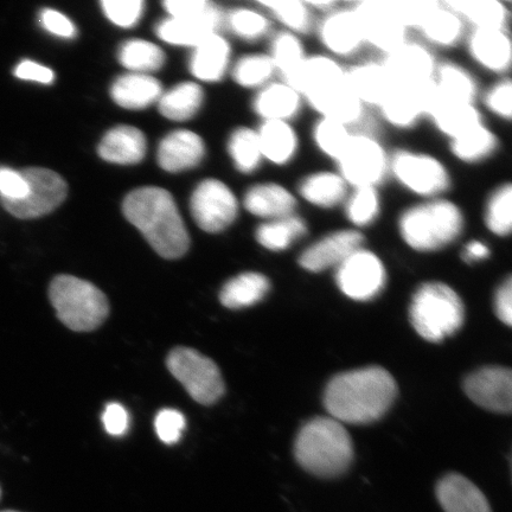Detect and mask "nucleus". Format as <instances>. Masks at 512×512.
<instances>
[{
  "label": "nucleus",
  "instance_id": "17",
  "mask_svg": "<svg viewBox=\"0 0 512 512\" xmlns=\"http://www.w3.org/2000/svg\"><path fill=\"white\" fill-rule=\"evenodd\" d=\"M364 241V234L350 227L331 230L300 253L298 264L310 273L336 270L349 255L364 246Z\"/></svg>",
  "mask_w": 512,
  "mask_h": 512
},
{
  "label": "nucleus",
  "instance_id": "46",
  "mask_svg": "<svg viewBox=\"0 0 512 512\" xmlns=\"http://www.w3.org/2000/svg\"><path fill=\"white\" fill-rule=\"evenodd\" d=\"M228 152L236 170L241 174L251 175L258 171L264 157H262L258 132L249 127H239L230 134Z\"/></svg>",
  "mask_w": 512,
  "mask_h": 512
},
{
  "label": "nucleus",
  "instance_id": "44",
  "mask_svg": "<svg viewBox=\"0 0 512 512\" xmlns=\"http://www.w3.org/2000/svg\"><path fill=\"white\" fill-rule=\"evenodd\" d=\"M302 37L288 31H279L272 37L270 53L275 72L280 80H287L297 72L307 57Z\"/></svg>",
  "mask_w": 512,
  "mask_h": 512
},
{
  "label": "nucleus",
  "instance_id": "22",
  "mask_svg": "<svg viewBox=\"0 0 512 512\" xmlns=\"http://www.w3.org/2000/svg\"><path fill=\"white\" fill-rule=\"evenodd\" d=\"M350 187L337 170L311 171L299 179L296 195L299 202L318 210L342 208Z\"/></svg>",
  "mask_w": 512,
  "mask_h": 512
},
{
  "label": "nucleus",
  "instance_id": "10",
  "mask_svg": "<svg viewBox=\"0 0 512 512\" xmlns=\"http://www.w3.org/2000/svg\"><path fill=\"white\" fill-rule=\"evenodd\" d=\"M336 283L345 296L368 302L386 286V267L379 255L363 246L336 268Z\"/></svg>",
  "mask_w": 512,
  "mask_h": 512
},
{
  "label": "nucleus",
  "instance_id": "59",
  "mask_svg": "<svg viewBox=\"0 0 512 512\" xmlns=\"http://www.w3.org/2000/svg\"><path fill=\"white\" fill-rule=\"evenodd\" d=\"M495 307L497 317L505 325L511 326L512 323V280L508 277L504 283L499 286L496 292Z\"/></svg>",
  "mask_w": 512,
  "mask_h": 512
},
{
  "label": "nucleus",
  "instance_id": "62",
  "mask_svg": "<svg viewBox=\"0 0 512 512\" xmlns=\"http://www.w3.org/2000/svg\"><path fill=\"white\" fill-rule=\"evenodd\" d=\"M2 512H18V511H14V510H5V511H2Z\"/></svg>",
  "mask_w": 512,
  "mask_h": 512
},
{
  "label": "nucleus",
  "instance_id": "4",
  "mask_svg": "<svg viewBox=\"0 0 512 512\" xmlns=\"http://www.w3.org/2000/svg\"><path fill=\"white\" fill-rule=\"evenodd\" d=\"M297 462L313 476L335 478L349 469L354 446L341 422L313 419L299 432L294 446Z\"/></svg>",
  "mask_w": 512,
  "mask_h": 512
},
{
  "label": "nucleus",
  "instance_id": "45",
  "mask_svg": "<svg viewBox=\"0 0 512 512\" xmlns=\"http://www.w3.org/2000/svg\"><path fill=\"white\" fill-rule=\"evenodd\" d=\"M354 132L338 121L318 117L311 128V140L320 155L336 164L348 149Z\"/></svg>",
  "mask_w": 512,
  "mask_h": 512
},
{
  "label": "nucleus",
  "instance_id": "42",
  "mask_svg": "<svg viewBox=\"0 0 512 512\" xmlns=\"http://www.w3.org/2000/svg\"><path fill=\"white\" fill-rule=\"evenodd\" d=\"M202 88L194 82L179 83L158 100V108L163 117L174 121H187L194 118L203 104Z\"/></svg>",
  "mask_w": 512,
  "mask_h": 512
},
{
  "label": "nucleus",
  "instance_id": "15",
  "mask_svg": "<svg viewBox=\"0 0 512 512\" xmlns=\"http://www.w3.org/2000/svg\"><path fill=\"white\" fill-rule=\"evenodd\" d=\"M315 32L325 54L338 61L351 59L366 47L360 22L352 6H337L316 23Z\"/></svg>",
  "mask_w": 512,
  "mask_h": 512
},
{
  "label": "nucleus",
  "instance_id": "40",
  "mask_svg": "<svg viewBox=\"0 0 512 512\" xmlns=\"http://www.w3.org/2000/svg\"><path fill=\"white\" fill-rule=\"evenodd\" d=\"M350 228L362 232L380 220L383 200L379 188L350 189L341 208Z\"/></svg>",
  "mask_w": 512,
  "mask_h": 512
},
{
  "label": "nucleus",
  "instance_id": "8",
  "mask_svg": "<svg viewBox=\"0 0 512 512\" xmlns=\"http://www.w3.org/2000/svg\"><path fill=\"white\" fill-rule=\"evenodd\" d=\"M335 165L350 189H380L389 178L390 152L374 133L354 132L348 149Z\"/></svg>",
  "mask_w": 512,
  "mask_h": 512
},
{
  "label": "nucleus",
  "instance_id": "29",
  "mask_svg": "<svg viewBox=\"0 0 512 512\" xmlns=\"http://www.w3.org/2000/svg\"><path fill=\"white\" fill-rule=\"evenodd\" d=\"M341 61L328 54L307 55L306 60L291 78L283 80L304 96L345 80Z\"/></svg>",
  "mask_w": 512,
  "mask_h": 512
},
{
  "label": "nucleus",
  "instance_id": "9",
  "mask_svg": "<svg viewBox=\"0 0 512 512\" xmlns=\"http://www.w3.org/2000/svg\"><path fill=\"white\" fill-rule=\"evenodd\" d=\"M166 364L191 398L201 405H214L226 392L219 367L201 352L176 348L170 352Z\"/></svg>",
  "mask_w": 512,
  "mask_h": 512
},
{
  "label": "nucleus",
  "instance_id": "12",
  "mask_svg": "<svg viewBox=\"0 0 512 512\" xmlns=\"http://www.w3.org/2000/svg\"><path fill=\"white\" fill-rule=\"evenodd\" d=\"M21 172L28 183L27 196L18 201H2L11 215L23 220L36 219L51 213L66 200L67 184L53 170L29 168Z\"/></svg>",
  "mask_w": 512,
  "mask_h": 512
},
{
  "label": "nucleus",
  "instance_id": "18",
  "mask_svg": "<svg viewBox=\"0 0 512 512\" xmlns=\"http://www.w3.org/2000/svg\"><path fill=\"white\" fill-rule=\"evenodd\" d=\"M467 54L484 72L504 78L512 66V41L508 30L471 29L465 38Z\"/></svg>",
  "mask_w": 512,
  "mask_h": 512
},
{
  "label": "nucleus",
  "instance_id": "36",
  "mask_svg": "<svg viewBox=\"0 0 512 512\" xmlns=\"http://www.w3.org/2000/svg\"><path fill=\"white\" fill-rule=\"evenodd\" d=\"M309 229L305 217L297 213L283 219L262 222L255 230V240L267 251L285 252L306 238Z\"/></svg>",
  "mask_w": 512,
  "mask_h": 512
},
{
  "label": "nucleus",
  "instance_id": "11",
  "mask_svg": "<svg viewBox=\"0 0 512 512\" xmlns=\"http://www.w3.org/2000/svg\"><path fill=\"white\" fill-rule=\"evenodd\" d=\"M191 214L204 232L216 234L238 219L239 201L232 189L219 179H204L192 192Z\"/></svg>",
  "mask_w": 512,
  "mask_h": 512
},
{
  "label": "nucleus",
  "instance_id": "23",
  "mask_svg": "<svg viewBox=\"0 0 512 512\" xmlns=\"http://www.w3.org/2000/svg\"><path fill=\"white\" fill-rule=\"evenodd\" d=\"M299 204L296 192L277 182L254 184L243 196V207L264 222L297 214Z\"/></svg>",
  "mask_w": 512,
  "mask_h": 512
},
{
  "label": "nucleus",
  "instance_id": "34",
  "mask_svg": "<svg viewBox=\"0 0 512 512\" xmlns=\"http://www.w3.org/2000/svg\"><path fill=\"white\" fill-rule=\"evenodd\" d=\"M427 120L448 142L485 123L483 112L477 105L447 104L437 99Z\"/></svg>",
  "mask_w": 512,
  "mask_h": 512
},
{
  "label": "nucleus",
  "instance_id": "50",
  "mask_svg": "<svg viewBox=\"0 0 512 512\" xmlns=\"http://www.w3.org/2000/svg\"><path fill=\"white\" fill-rule=\"evenodd\" d=\"M483 106L495 118L510 123L512 117V82L510 76L498 78L482 94Z\"/></svg>",
  "mask_w": 512,
  "mask_h": 512
},
{
  "label": "nucleus",
  "instance_id": "33",
  "mask_svg": "<svg viewBox=\"0 0 512 512\" xmlns=\"http://www.w3.org/2000/svg\"><path fill=\"white\" fill-rule=\"evenodd\" d=\"M443 3L463 19L467 28L509 31L510 10L501 0H446Z\"/></svg>",
  "mask_w": 512,
  "mask_h": 512
},
{
  "label": "nucleus",
  "instance_id": "48",
  "mask_svg": "<svg viewBox=\"0 0 512 512\" xmlns=\"http://www.w3.org/2000/svg\"><path fill=\"white\" fill-rule=\"evenodd\" d=\"M277 75L268 54L255 53L242 56L233 68V79L239 86L261 89L272 82Z\"/></svg>",
  "mask_w": 512,
  "mask_h": 512
},
{
  "label": "nucleus",
  "instance_id": "25",
  "mask_svg": "<svg viewBox=\"0 0 512 512\" xmlns=\"http://www.w3.org/2000/svg\"><path fill=\"white\" fill-rule=\"evenodd\" d=\"M253 110L262 121L292 123L302 114L305 101L297 89L283 80L272 81L259 89L253 100Z\"/></svg>",
  "mask_w": 512,
  "mask_h": 512
},
{
  "label": "nucleus",
  "instance_id": "60",
  "mask_svg": "<svg viewBox=\"0 0 512 512\" xmlns=\"http://www.w3.org/2000/svg\"><path fill=\"white\" fill-rule=\"evenodd\" d=\"M491 255V249L482 240H471L466 243L463 248L462 258L466 264H477L489 259Z\"/></svg>",
  "mask_w": 512,
  "mask_h": 512
},
{
  "label": "nucleus",
  "instance_id": "5",
  "mask_svg": "<svg viewBox=\"0 0 512 512\" xmlns=\"http://www.w3.org/2000/svg\"><path fill=\"white\" fill-rule=\"evenodd\" d=\"M464 305L452 287L433 281L418 288L411 305V322L426 341H444L462 328Z\"/></svg>",
  "mask_w": 512,
  "mask_h": 512
},
{
  "label": "nucleus",
  "instance_id": "61",
  "mask_svg": "<svg viewBox=\"0 0 512 512\" xmlns=\"http://www.w3.org/2000/svg\"><path fill=\"white\" fill-rule=\"evenodd\" d=\"M307 3H309L311 6L313 12H323V15L326 14V12L336 9L339 5V3L335 2V0H313V2Z\"/></svg>",
  "mask_w": 512,
  "mask_h": 512
},
{
  "label": "nucleus",
  "instance_id": "49",
  "mask_svg": "<svg viewBox=\"0 0 512 512\" xmlns=\"http://www.w3.org/2000/svg\"><path fill=\"white\" fill-rule=\"evenodd\" d=\"M227 27L235 36L247 42L265 38L271 31L270 19L254 9H236L226 17Z\"/></svg>",
  "mask_w": 512,
  "mask_h": 512
},
{
  "label": "nucleus",
  "instance_id": "1",
  "mask_svg": "<svg viewBox=\"0 0 512 512\" xmlns=\"http://www.w3.org/2000/svg\"><path fill=\"white\" fill-rule=\"evenodd\" d=\"M394 377L386 369L368 367L339 374L326 387L324 403L332 419L364 425L382 418L396 398Z\"/></svg>",
  "mask_w": 512,
  "mask_h": 512
},
{
  "label": "nucleus",
  "instance_id": "35",
  "mask_svg": "<svg viewBox=\"0 0 512 512\" xmlns=\"http://www.w3.org/2000/svg\"><path fill=\"white\" fill-rule=\"evenodd\" d=\"M163 94L160 82L147 74H127L115 80L111 96L115 104L126 110H144Z\"/></svg>",
  "mask_w": 512,
  "mask_h": 512
},
{
  "label": "nucleus",
  "instance_id": "7",
  "mask_svg": "<svg viewBox=\"0 0 512 512\" xmlns=\"http://www.w3.org/2000/svg\"><path fill=\"white\" fill-rule=\"evenodd\" d=\"M389 178L418 201L445 197L453 185L451 170L443 159L409 147L390 152Z\"/></svg>",
  "mask_w": 512,
  "mask_h": 512
},
{
  "label": "nucleus",
  "instance_id": "47",
  "mask_svg": "<svg viewBox=\"0 0 512 512\" xmlns=\"http://www.w3.org/2000/svg\"><path fill=\"white\" fill-rule=\"evenodd\" d=\"M118 59L127 69L137 74L156 72L164 66L165 54L162 49L145 40H130L118 51Z\"/></svg>",
  "mask_w": 512,
  "mask_h": 512
},
{
  "label": "nucleus",
  "instance_id": "30",
  "mask_svg": "<svg viewBox=\"0 0 512 512\" xmlns=\"http://www.w3.org/2000/svg\"><path fill=\"white\" fill-rule=\"evenodd\" d=\"M144 133L133 126H117L108 131L98 147L99 156L108 163L133 165L146 155Z\"/></svg>",
  "mask_w": 512,
  "mask_h": 512
},
{
  "label": "nucleus",
  "instance_id": "19",
  "mask_svg": "<svg viewBox=\"0 0 512 512\" xmlns=\"http://www.w3.org/2000/svg\"><path fill=\"white\" fill-rule=\"evenodd\" d=\"M304 101L305 106L310 107L318 117L338 121L352 131L361 126L367 117L368 108L351 92L345 80L304 96Z\"/></svg>",
  "mask_w": 512,
  "mask_h": 512
},
{
  "label": "nucleus",
  "instance_id": "52",
  "mask_svg": "<svg viewBox=\"0 0 512 512\" xmlns=\"http://www.w3.org/2000/svg\"><path fill=\"white\" fill-rule=\"evenodd\" d=\"M102 10L110 21L120 28H132L144 12L142 0H104Z\"/></svg>",
  "mask_w": 512,
  "mask_h": 512
},
{
  "label": "nucleus",
  "instance_id": "63",
  "mask_svg": "<svg viewBox=\"0 0 512 512\" xmlns=\"http://www.w3.org/2000/svg\"><path fill=\"white\" fill-rule=\"evenodd\" d=\"M0 497H2V490H0Z\"/></svg>",
  "mask_w": 512,
  "mask_h": 512
},
{
  "label": "nucleus",
  "instance_id": "51",
  "mask_svg": "<svg viewBox=\"0 0 512 512\" xmlns=\"http://www.w3.org/2000/svg\"><path fill=\"white\" fill-rule=\"evenodd\" d=\"M389 3L403 27L408 31H418L428 16L438 8L440 2L437 0H389Z\"/></svg>",
  "mask_w": 512,
  "mask_h": 512
},
{
  "label": "nucleus",
  "instance_id": "2",
  "mask_svg": "<svg viewBox=\"0 0 512 512\" xmlns=\"http://www.w3.org/2000/svg\"><path fill=\"white\" fill-rule=\"evenodd\" d=\"M123 211L162 258L179 259L188 252L189 233L168 190L157 187L133 190L125 198Z\"/></svg>",
  "mask_w": 512,
  "mask_h": 512
},
{
  "label": "nucleus",
  "instance_id": "26",
  "mask_svg": "<svg viewBox=\"0 0 512 512\" xmlns=\"http://www.w3.org/2000/svg\"><path fill=\"white\" fill-rule=\"evenodd\" d=\"M345 82L367 108H379L393 91L381 61H360L345 68Z\"/></svg>",
  "mask_w": 512,
  "mask_h": 512
},
{
  "label": "nucleus",
  "instance_id": "58",
  "mask_svg": "<svg viewBox=\"0 0 512 512\" xmlns=\"http://www.w3.org/2000/svg\"><path fill=\"white\" fill-rule=\"evenodd\" d=\"M15 76L21 80L40 82L43 85H50L55 79L53 70L29 60H24L18 64L15 69Z\"/></svg>",
  "mask_w": 512,
  "mask_h": 512
},
{
  "label": "nucleus",
  "instance_id": "24",
  "mask_svg": "<svg viewBox=\"0 0 512 512\" xmlns=\"http://www.w3.org/2000/svg\"><path fill=\"white\" fill-rule=\"evenodd\" d=\"M435 99L447 104L477 105L479 83L471 70L454 61L439 62L433 76Z\"/></svg>",
  "mask_w": 512,
  "mask_h": 512
},
{
  "label": "nucleus",
  "instance_id": "20",
  "mask_svg": "<svg viewBox=\"0 0 512 512\" xmlns=\"http://www.w3.org/2000/svg\"><path fill=\"white\" fill-rule=\"evenodd\" d=\"M464 390L479 407L495 413H510L512 406L511 370L486 367L467 377Z\"/></svg>",
  "mask_w": 512,
  "mask_h": 512
},
{
  "label": "nucleus",
  "instance_id": "28",
  "mask_svg": "<svg viewBox=\"0 0 512 512\" xmlns=\"http://www.w3.org/2000/svg\"><path fill=\"white\" fill-rule=\"evenodd\" d=\"M262 157L275 166H287L297 159L300 152L299 132L287 121H262L256 130Z\"/></svg>",
  "mask_w": 512,
  "mask_h": 512
},
{
  "label": "nucleus",
  "instance_id": "57",
  "mask_svg": "<svg viewBox=\"0 0 512 512\" xmlns=\"http://www.w3.org/2000/svg\"><path fill=\"white\" fill-rule=\"evenodd\" d=\"M214 5L206 0H168L164 8L171 18H192L207 14Z\"/></svg>",
  "mask_w": 512,
  "mask_h": 512
},
{
  "label": "nucleus",
  "instance_id": "21",
  "mask_svg": "<svg viewBox=\"0 0 512 512\" xmlns=\"http://www.w3.org/2000/svg\"><path fill=\"white\" fill-rule=\"evenodd\" d=\"M226 17L216 4L207 14L192 18H168L159 22L156 34L174 46L196 47L208 37L219 34Z\"/></svg>",
  "mask_w": 512,
  "mask_h": 512
},
{
  "label": "nucleus",
  "instance_id": "38",
  "mask_svg": "<svg viewBox=\"0 0 512 512\" xmlns=\"http://www.w3.org/2000/svg\"><path fill=\"white\" fill-rule=\"evenodd\" d=\"M499 138L494 130L485 123L472 128L463 136L448 142L451 155L465 165H477L486 162L499 150Z\"/></svg>",
  "mask_w": 512,
  "mask_h": 512
},
{
  "label": "nucleus",
  "instance_id": "14",
  "mask_svg": "<svg viewBox=\"0 0 512 512\" xmlns=\"http://www.w3.org/2000/svg\"><path fill=\"white\" fill-rule=\"evenodd\" d=\"M434 100L433 80L418 85L394 87L377 111L388 126L399 131H409L428 118Z\"/></svg>",
  "mask_w": 512,
  "mask_h": 512
},
{
  "label": "nucleus",
  "instance_id": "43",
  "mask_svg": "<svg viewBox=\"0 0 512 512\" xmlns=\"http://www.w3.org/2000/svg\"><path fill=\"white\" fill-rule=\"evenodd\" d=\"M486 230L496 238H509L512 232V184L503 182L492 190L483 208Z\"/></svg>",
  "mask_w": 512,
  "mask_h": 512
},
{
  "label": "nucleus",
  "instance_id": "53",
  "mask_svg": "<svg viewBox=\"0 0 512 512\" xmlns=\"http://www.w3.org/2000/svg\"><path fill=\"white\" fill-rule=\"evenodd\" d=\"M185 427H187V420L176 409H162L156 416V433L160 441L166 445L177 444L182 438Z\"/></svg>",
  "mask_w": 512,
  "mask_h": 512
},
{
  "label": "nucleus",
  "instance_id": "39",
  "mask_svg": "<svg viewBox=\"0 0 512 512\" xmlns=\"http://www.w3.org/2000/svg\"><path fill=\"white\" fill-rule=\"evenodd\" d=\"M271 283L266 275L246 272L236 275L222 287L220 300L230 310L245 309L261 302L270 292Z\"/></svg>",
  "mask_w": 512,
  "mask_h": 512
},
{
  "label": "nucleus",
  "instance_id": "13",
  "mask_svg": "<svg viewBox=\"0 0 512 512\" xmlns=\"http://www.w3.org/2000/svg\"><path fill=\"white\" fill-rule=\"evenodd\" d=\"M360 22L364 42L382 56L409 40L408 30L394 15L389 0H361L351 4Z\"/></svg>",
  "mask_w": 512,
  "mask_h": 512
},
{
  "label": "nucleus",
  "instance_id": "6",
  "mask_svg": "<svg viewBox=\"0 0 512 512\" xmlns=\"http://www.w3.org/2000/svg\"><path fill=\"white\" fill-rule=\"evenodd\" d=\"M49 297L56 315L70 330L98 329L110 313V304L98 287L73 275H59L50 285Z\"/></svg>",
  "mask_w": 512,
  "mask_h": 512
},
{
  "label": "nucleus",
  "instance_id": "56",
  "mask_svg": "<svg viewBox=\"0 0 512 512\" xmlns=\"http://www.w3.org/2000/svg\"><path fill=\"white\" fill-rule=\"evenodd\" d=\"M40 23L51 35L66 38V40L76 36L74 23L60 11L44 9L40 15Z\"/></svg>",
  "mask_w": 512,
  "mask_h": 512
},
{
  "label": "nucleus",
  "instance_id": "37",
  "mask_svg": "<svg viewBox=\"0 0 512 512\" xmlns=\"http://www.w3.org/2000/svg\"><path fill=\"white\" fill-rule=\"evenodd\" d=\"M229 61V43L222 36L216 34L195 47L190 59V70L197 79L217 82L226 75Z\"/></svg>",
  "mask_w": 512,
  "mask_h": 512
},
{
  "label": "nucleus",
  "instance_id": "27",
  "mask_svg": "<svg viewBox=\"0 0 512 512\" xmlns=\"http://www.w3.org/2000/svg\"><path fill=\"white\" fill-rule=\"evenodd\" d=\"M206 155V146L198 134L189 130H177L159 143L157 160L160 168L168 172L194 169Z\"/></svg>",
  "mask_w": 512,
  "mask_h": 512
},
{
  "label": "nucleus",
  "instance_id": "55",
  "mask_svg": "<svg viewBox=\"0 0 512 512\" xmlns=\"http://www.w3.org/2000/svg\"><path fill=\"white\" fill-rule=\"evenodd\" d=\"M102 424L108 434L113 437H123L130 428V415L120 403H108L102 414Z\"/></svg>",
  "mask_w": 512,
  "mask_h": 512
},
{
  "label": "nucleus",
  "instance_id": "54",
  "mask_svg": "<svg viewBox=\"0 0 512 512\" xmlns=\"http://www.w3.org/2000/svg\"><path fill=\"white\" fill-rule=\"evenodd\" d=\"M28 194V183L21 171L0 168V197L2 201L22 200Z\"/></svg>",
  "mask_w": 512,
  "mask_h": 512
},
{
  "label": "nucleus",
  "instance_id": "31",
  "mask_svg": "<svg viewBox=\"0 0 512 512\" xmlns=\"http://www.w3.org/2000/svg\"><path fill=\"white\" fill-rule=\"evenodd\" d=\"M424 43L431 49H452L465 41L467 25L456 12L440 2L418 29Z\"/></svg>",
  "mask_w": 512,
  "mask_h": 512
},
{
  "label": "nucleus",
  "instance_id": "16",
  "mask_svg": "<svg viewBox=\"0 0 512 512\" xmlns=\"http://www.w3.org/2000/svg\"><path fill=\"white\" fill-rule=\"evenodd\" d=\"M394 87L418 85L433 80L439 61L424 42L408 40L380 60Z\"/></svg>",
  "mask_w": 512,
  "mask_h": 512
},
{
  "label": "nucleus",
  "instance_id": "32",
  "mask_svg": "<svg viewBox=\"0 0 512 512\" xmlns=\"http://www.w3.org/2000/svg\"><path fill=\"white\" fill-rule=\"evenodd\" d=\"M437 496L445 512H492L483 492L458 473L440 480Z\"/></svg>",
  "mask_w": 512,
  "mask_h": 512
},
{
  "label": "nucleus",
  "instance_id": "41",
  "mask_svg": "<svg viewBox=\"0 0 512 512\" xmlns=\"http://www.w3.org/2000/svg\"><path fill=\"white\" fill-rule=\"evenodd\" d=\"M259 5L267 9L285 31L300 37L315 31V12L304 0H262Z\"/></svg>",
  "mask_w": 512,
  "mask_h": 512
},
{
  "label": "nucleus",
  "instance_id": "3",
  "mask_svg": "<svg viewBox=\"0 0 512 512\" xmlns=\"http://www.w3.org/2000/svg\"><path fill=\"white\" fill-rule=\"evenodd\" d=\"M396 228L406 245L419 253H435L453 245L466 229V214L451 198L418 201L400 211Z\"/></svg>",
  "mask_w": 512,
  "mask_h": 512
}]
</instances>
